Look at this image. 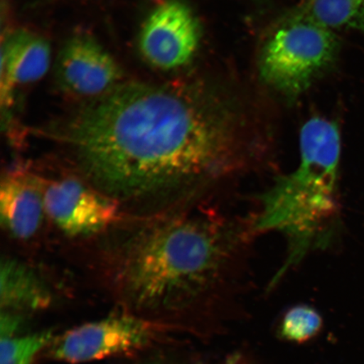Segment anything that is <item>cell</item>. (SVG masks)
I'll return each instance as SVG.
<instances>
[{"instance_id": "obj_11", "label": "cell", "mask_w": 364, "mask_h": 364, "mask_svg": "<svg viewBox=\"0 0 364 364\" xmlns=\"http://www.w3.org/2000/svg\"><path fill=\"white\" fill-rule=\"evenodd\" d=\"M53 300L48 285L33 268L16 258H2L0 263L1 311L26 315L48 309Z\"/></svg>"}, {"instance_id": "obj_8", "label": "cell", "mask_w": 364, "mask_h": 364, "mask_svg": "<svg viewBox=\"0 0 364 364\" xmlns=\"http://www.w3.org/2000/svg\"><path fill=\"white\" fill-rule=\"evenodd\" d=\"M56 77L67 92L97 98L120 85L122 71L97 41L79 35L68 40L59 53Z\"/></svg>"}, {"instance_id": "obj_17", "label": "cell", "mask_w": 364, "mask_h": 364, "mask_svg": "<svg viewBox=\"0 0 364 364\" xmlns=\"http://www.w3.org/2000/svg\"><path fill=\"white\" fill-rule=\"evenodd\" d=\"M144 364H191L188 361L182 360L180 358H161L157 359L156 361L149 362Z\"/></svg>"}, {"instance_id": "obj_9", "label": "cell", "mask_w": 364, "mask_h": 364, "mask_svg": "<svg viewBox=\"0 0 364 364\" xmlns=\"http://www.w3.org/2000/svg\"><path fill=\"white\" fill-rule=\"evenodd\" d=\"M46 215L38 175L16 167L3 176L0 186V218L3 229L13 238L29 240L42 228Z\"/></svg>"}, {"instance_id": "obj_10", "label": "cell", "mask_w": 364, "mask_h": 364, "mask_svg": "<svg viewBox=\"0 0 364 364\" xmlns=\"http://www.w3.org/2000/svg\"><path fill=\"white\" fill-rule=\"evenodd\" d=\"M1 53V101L11 105L15 86L33 83L47 73L51 48L43 36L19 30L7 35Z\"/></svg>"}, {"instance_id": "obj_13", "label": "cell", "mask_w": 364, "mask_h": 364, "mask_svg": "<svg viewBox=\"0 0 364 364\" xmlns=\"http://www.w3.org/2000/svg\"><path fill=\"white\" fill-rule=\"evenodd\" d=\"M322 327V317L316 309L307 304H298L285 312L279 332L284 340L302 344L316 338Z\"/></svg>"}, {"instance_id": "obj_16", "label": "cell", "mask_w": 364, "mask_h": 364, "mask_svg": "<svg viewBox=\"0 0 364 364\" xmlns=\"http://www.w3.org/2000/svg\"><path fill=\"white\" fill-rule=\"evenodd\" d=\"M224 364H255L247 354L241 352H236L230 355L226 358Z\"/></svg>"}, {"instance_id": "obj_7", "label": "cell", "mask_w": 364, "mask_h": 364, "mask_svg": "<svg viewBox=\"0 0 364 364\" xmlns=\"http://www.w3.org/2000/svg\"><path fill=\"white\" fill-rule=\"evenodd\" d=\"M199 40L198 23L190 8L179 0H167L144 22L139 48L149 65L171 70L189 63Z\"/></svg>"}, {"instance_id": "obj_5", "label": "cell", "mask_w": 364, "mask_h": 364, "mask_svg": "<svg viewBox=\"0 0 364 364\" xmlns=\"http://www.w3.org/2000/svg\"><path fill=\"white\" fill-rule=\"evenodd\" d=\"M159 331L157 325L135 314L114 315L68 330L54 339L49 353L67 363L101 360L146 348Z\"/></svg>"}, {"instance_id": "obj_1", "label": "cell", "mask_w": 364, "mask_h": 364, "mask_svg": "<svg viewBox=\"0 0 364 364\" xmlns=\"http://www.w3.org/2000/svg\"><path fill=\"white\" fill-rule=\"evenodd\" d=\"M72 171L134 220L211 203L267 170L265 145L188 95L119 85L53 134Z\"/></svg>"}, {"instance_id": "obj_14", "label": "cell", "mask_w": 364, "mask_h": 364, "mask_svg": "<svg viewBox=\"0 0 364 364\" xmlns=\"http://www.w3.org/2000/svg\"><path fill=\"white\" fill-rule=\"evenodd\" d=\"M53 331L16 336L0 341V364H33L38 355L51 346Z\"/></svg>"}, {"instance_id": "obj_15", "label": "cell", "mask_w": 364, "mask_h": 364, "mask_svg": "<svg viewBox=\"0 0 364 364\" xmlns=\"http://www.w3.org/2000/svg\"><path fill=\"white\" fill-rule=\"evenodd\" d=\"M25 316L23 314L1 311L0 315V338H11L18 336L25 325Z\"/></svg>"}, {"instance_id": "obj_12", "label": "cell", "mask_w": 364, "mask_h": 364, "mask_svg": "<svg viewBox=\"0 0 364 364\" xmlns=\"http://www.w3.org/2000/svg\"><path fill=\"white\" fill-rule=\"evenodd\" d=\"M304 13L332 31L364 33V0H307Z\"/></svg>"}, {"instance_id": "obj_3", "label": "cell", "mask_w": 364, "mask_h": 364, "mask_svg": "<svg viewBox=\"0 0 364 364\" xmlns=\"http://www.w3.org/2000/svg\"><path fill=\"white\" fill-rule=\"evenodd\" d=\"M300 161L277 176L257 197V235L277 233L287 243L283 265L273 277L275 287L309 255L331 242L339 218L338 198L341 134L336 122L314 117L299 134Z\"/></svg>"}, {"instance_id": "obj_4", "label": "cell", "mask_w": 364, "mask_h": 364, "mask_svg": "<svg viewBox=\"0 0 364 364\" xmlns=\"http://www.w3.org/2000/svg\"><path fill=\"white\" fill-rule=\"evenodd\" d=\"M339 41L333 31L306 13L273 31L262 53L261 75L272 87L297 97L338 58Z\"/></svg>"}, {"instance_id": "obj_2", "label": "cell", "mask_w": 364, "mask_h": 364, "mask_svg": "<svg viewBox=\"0 0 364 364\" xmlns=\"http://www.w3.org/2000/svg\"><path fill=\"white\" fill-rule=\"evenodd\" d=\"M112 245L105 271L117 297L136 315L188 321L213 333L243 288L254 239L252 216H230L210 203L139 218Z\"/></svg>"}, {"instance_id": "obj_6", "label": "cell", "mask_w": 364, "mask_h": 364, "mask_svg": "<svg viewBox=\"0 0 364 364\" xmlns=\"http://www.w3.org/2000/svg\"><path fill=\"white\" fill-rule=\"evenodd\" d=\"M38 176L46 215L68 236L89 237L120 220L119 205L75 173L56 178Z\"/></svg>"}]
</instances>
